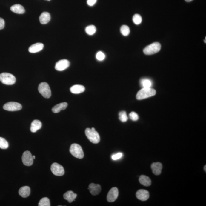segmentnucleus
I'll use <instances>...</instances> for the list:
<instances>
[{
  "label": "nucleus",
  "instance_id": "f257e3e1",
  "mask_svg": "<svg viewBox=\"0 0 206 206\" xmlns=\"http://www.w3.org/2000/svg\"><path fill=\"white\" fill-rule=\"evenodd\" d=\"M156 90L151 88H143L137 93L136 99L141 100L152 97L156 95Z\"/></svg>",
  "mask_w": 206,
  "mask_h": 206
},
{
  "label": "nucleus",
  "instance_id": "f03ea898",
  "mask_svg": "<svg viewBox=\"0 0 206 206\" xmlns=\"http://www.w3.org/2000/svg\"><path fill=\"white\" fill-rule=\"evenodd\" d=\"M85 134L90 142L93 144H97L100 141V136L96 130L87 128L85 130Z\"/></svg>",
  "mask_w": 206,
  "mask_h": 206
},
{
  "label": "nucleus",
  "instance_id": "7ed1b4c3",
  "mask_svg": "<svg viewBox=\"0 0 206 206\" xmlns=\"http://www.w3.org/2000/svg\"><path fill=\"white\" fill-rule=\"evenodd\" d=\"M70 152L73 156L78 159H82L84 156L82 147L78 144H72L70 147Z\"/></svg>",
  "mask_w": 206,
  "mask_h": 206
},
{
  "label": "nucleus",
  "instance_id": "20e7f679",
  "mask_svg": "<svg viewBox=\"0 0 206 206\" xmlns=\"http://www.w3.org/2000/svg\"><path fill=\"white\" fill-rule=\"evenodd\" d=\"M161 46L159 42H154L144 48L143 52L145 54L151 55L155 54L160 51Z\"/></svg>",
  "mask_w": 206,
  "mask_h": 206
},
{
  "label": "nucleus",
  "instance_id": "39448f33",
  "mask_svg": "<svg viewBox=\"0 0 206 206\" xmlns=\"http://www.w3.org/2000/svg\"><path fill=\"white\" fill-rule=\"evenodd\" d=\"M0 81L4 84L11 85L16 82V78L11 74L3 73L0 74Z\"/></svg>",
  "mask_w": 206,
  "mask_h": 206
},
{
  "label": "nucleus",
  "instance_id": "423d86ee",
  "mask_svg": "<svg viewBox=\"0 0 206 206\" xmlns=\"http://www.w3.org/2000/svg\"><path fill=\"white\" fill-rule=\"evenodd\" d=\"M38 91L44 98H49L51 96V91L49 84L46 82H41L38 88Z\"/></svg>",
  "mask_w": 206,
  "mask_h": 206
},
{
  "label": "nucleus",
  "instance_id": "0eeeda50",
  "mask_svg": "<svg viewBox=\"0 0 206 206\" xmlns=\"http://www.w3.org/2000/svg\"><path fill=\"white\" fill-rule=\"evenodd\" d=\"M50 170L53 173L57 176H62L64 173V167L57 163H53L51 165Z\"/></svg>",
  "mask_w": 206,
  "mask_h": 206
},
{
  "label": "nucleus",
  "instance_id": "6e6552de",
  "mask_svg": "<svg viewBox=\"0 0 206 206\" xmlns=\"http://www.w3.org/2000/svg\"><path fill=\"white\" fill-rule=\"evenodd\" d=\"M4 109L8 111L20 110L22 108V105L19 103L11 102L5 104L3 106Z\"/></svg>",
  "mask_w": 206,
  "mask_h": 206
},
{
  "label": "nucleus",
  "instance_id": "1a4fd4ad",
  "mask_svg": "<svg viewBox=\"0 0 206 206\" xmlns=\"http://www.w3.org/2000/svg\"><path fill=\"white\" fill-rule=\"evenodd\" d=\"M22 160L24 165H32L33 163V159L32 154L30 151H26L23 153L22 156Z\"/></svg>",
  "mask_w": 206,
  "mask_h": 206
},
{
  "label": "nucleus",
  "instance_id": "9d476101",
  "mask_svg": "<svg viewBox=\"0 0 206 206\" xmlns=\"http://www.w3.org/2000/svg\"><path fill=\"white\" fill-rule=\"evenodd\" d=\"M119 190L117 188L113 187L108 192L107 196V200L109 202H113L115 201L119 196Z\"/></svg>",
  "mask_w": 206,
  "mask_h": 206
},
{
  "label": "nucleus",
  "instance_id": "9b49d317",
  "mask_svg": "<svg viewBox=\"0 0 206 206\" xmlns=\"http://www.w3.org/2000/svg\"><path fill=\"white\" fill-rule=\"evenodd\" d=\"M70 65V63L68 60L66 59L61 60L56 63L55 69L57 71H62L68 68Z\"/></svg>",
  "mask_w": 206,
  "mask_h": 206
},
{
  "label": "nucleus",
  "instance_id": "f8f14e48",
  "mask_svg": "<svg viewBox=\"0 0 206 206\" xmlns=\"http://www.w3.org/2000/svg\"><path fill=\"white\" fill-rule=\"evenodd\" d=\"M136 197L142 201H146L149 197V192L144 189H140L136 193Z\"/></svg>",
  "mask_w": 206,
  "mask_h": 206
},
{
  "label": "nucleus",
  "instance_id": "ddd939ff",
  "mask_svg": "<svg viewBox=\"0 0 206 206\" xmlns=\"http://www.w3.org/2000/svg\"><path fill=\"white\" fill-rule=\"evenodd\" d=\"M88 189L90 193L93 196L98 195L101 190V185L98 184L94 183H91L89 185Z\"/></svg>",
  "mask_w": 206,
  "mask_h": 206
},
{
  "label": "nucleus",
  "instance_id": "4468645a",
  "mask_svg": "<svg viewBox=\"0 0 206 206\" xmlns=\"http://www.w3.org/2000/svg\"><path fill=\"white\" fill-rule=\"evenodd\" d=\"M151 169L153 173L156 175H159L161 173L162 165L160 162L153 163L151 165Z\"/></svg>",
  "mask_w": 206,
  "mask_h": 206
},
{
  "label": "nucleus",
  "instance_id": "2eb2a0df",
  "mask_svg": "<svg viewBox=\"0 0 206 206\" xmlns=\"http://www.w3.org/2000/svg\"><path fill=\"white\" fill-rule=\"evenodd\" d=\"M44 46L43 44L41 43L34 44L29 48V51L31 53H38L43 49Z\"/></svg>",
  "mask_w": 206,
  "mask_h": 206
},
{
  "label": "nucleus",
  "instance_id": "dca6fc26",
  "mask_svg": "<svg viewBox=\"0 0 206 206\" xmlns=\"http://www.w3.org/2000/svg\"><path fill=\"white\" fill-rule=\"evenodd\" d=\"M50 13L47 12H44L41 13L39 16V21L41 24H46L49 23L50 20Z\"/></svg>",
  "mask_w": 206,
  "mask_h": 206
},
{
  "label": "nucleus",
  "instance_id": "f3484780",
  "mask_svg": "<svg viewBox=\"0 0 206 206\" xmlns=\"http://www.w3.org/2000/svg\"><path fill=\"white\" fill-rule=\"evenodd\" d=\"M10 9L14 13L19 14L24 13L25 12L24 7L19 4L13 5L11 7Z\"/></svg>",
  "mask_w": 206,
  "mask_h": 206
},
{
  "label": "nucleus",
  "instance_id": "a211bd4d",
  "mask_svg": "<svg viewBox=\"0 0 206 206\" xmlns=\"http://www.w3.org/2000/svg\"><path fill=\"white\" fill-rule=\"evenodd\" d=\"M84 86L80 85H75L72 86L70 89L71 93L74 94H79L85 91Z\"/></svg>",
  "mask_w": 206,
  "mask_h": 206
},
{
  "label": "nucleus",
  "instance_id": "6ab92c4d",
  "mask_svg": "<svg viewBox=\"0 0 206 206\" xmlns=\"http://www.w3.org/2000/svg\"><path fill=\"white\" fill-rule=\"evenodd\" d=\"M42 127V123L39 120H34L31 124L30 130L32 133H36L37 130H40Z\"/></svg>",
  "mask_w": 206,
  "mask_h": 206
},
{
  "label": "nucleus",
  "instance_id": "aec40b11",
  "mask_svg": "<svg viewBox=\"0 0 206 206\" xmlns=\"http://www.w3.org/2000/svg\"><path fill=\"white\" fill-rule=\"evenodd\" d=\"M77 197V194L74 193L72 191H68L64 195V198L68 202L71 203L75 200Z\"/></svg>",
  "mask_w": 206,
  "mask_h": 206
},
{
  "label": "nucleus",
  "instance_id": "412c9836",
  "mask_svg": "<svg viewBox=\"0 0 206 206\" xmlns=\"http://www.w3.org/2000/svg\"><path fill=\"white\" fill-rule=\"evenodd\" d=\"M68 104L66 102H62L55 105L52 108V111L54 113H58L61 110H64L67 107Z\"/></svg>",
  "mask_w": 206,
  "mask_h": 206
},
{
  "label": "nucleus",
  "instance_id": "4be33fe9",
  "mask_svg": "<svg viewBox=\"0 0 206 206\" xmlns=\"http://www.w3.org/2000/svg\"><path fill=\"white\" fill-rule=\"evenodd\" d=\"M30 189L29 187L23 186L20 188L19 190V194L23 198H27L29 196L30 194Z\"/></svg>",
  "mask_w": 206,
  "mask_h": 206
},
{
  "label": "nucleus",
  "instance_id": "5701e85b",
  "mask_svg": "<svg viewBox=\"0 0 206 206\" xmlns=\"http://www.w3.org/2000/svg\"><path fill=\"white\" fill-rule=\"evenodd\" d=\"M140 183L144 186H149L151 185V181L150 179L148 176L145 175H141L139 178Z\"/></svg>",
  "mask_w": 206,
  "mask_h": 206
},
{
  "label": "nucleus",
  "instance_id": "b1692460",
  "mask_svg": "<svg viewBox=\"0 0 206 206\" xmlns=\"http://www.w3.org/2000/svg\"><path fill=\"white\" fill-rule=\"evenodd\" d=\"M140 83L143 88H151L152 85V81L147 78L141 79Z\"/></svg>",
  "mask_w": 206,
  "mask_h": 206
},
{
  "label": "nucleus",
  "instance_id": "393cba45",
  "mask_svg": "<svg viewBox=\"0 0 206 206\" xmlns=\"http://www.w3.org/2000/svg\"><path fill=\"white\" fill-rule=\"evenodd\" d=\"M97 29L95 26L93 25H90L86 27L85 29V31L86 33L89 35H93L96 32Z\"/></svg>",
  "mask_w": 206,
  "mask_h": 206
},
{
  "label": "nucleus",
  "instance_id": "a878e982",
  "mask_svg": "<svg viewBox=\"0 0 206 206\" xmlns=\"http://www.w3.org/2000/svg\"><path fill=\"white\" fill-rule=\"evenodd\" d=\"M120 32L124 36H127L130 34V29L127 25L122 26L120 28Z\"/></svg>",
  "mask_w": 206,
  "mask_h": 206
},
{
  "label": "nucleus",
  "instance_id": "bb28decb",
  "mask_svg": "<svg viewBox=\"0 0 206 206\" xmlns=\"http://www.w3.org/2000/svg\"><path fill=\"white\" fill-rule=\"evenodd\" d=\"M39 206H50V201L47 197H44L41 199L38 204Z\"/></svg>",
  "mask_w": 206,
  "mask_h": 206
},
{
  "label": "nucleus",
  "instance_id": "cd10ccee",
  "mask_svg": "<svg viewBox=\"0 0 206 206\" xmlns=\"http://www.w3.org/2000/svg\"><path fill=\"white\" fill-rule=\"evenodd\" d=\"M133 21L134 24H136V25H139L142 22V17L138 14H136L133 16Z\"/></svg>",
  "mask_w": 206,
  "mask_h": 206
},
{
  "label": "nucleus",
  "instance_id": "c85d7f7f",
  "mask_svg": "<svg viewBox=\"0 0 206 206\" xmlns=\"http://www.w3.org/2000/svg\"><path fill=\"white\" fill-rule=\"evenodd\" d=\"M9 147V144L4 138L0 137V148L2 149H6Z\"/></svg>",
  "mask_w": 206,
  "mask_h": 206
},
{
  "label": "nucleus",
  "instance_id": "c756f323",
  "mask_svg": "<svg viewBox=\"0 0 206 206\" xmlns=\"http://www.w3.org/2000/svg\"><path fill=\"white\" fill-rule=\"evenodd\" d=\"M119 120L122 122H125L128 120V117L125 111H122L119 112Z\"/></svg>",
  "mask_w": 206,
  "mask_h": 206
},
{
  "label": "nucleus",
  "instance_id": "7c9ffc66",
  "mask_svg": "<svg viewBox=\"0 0 206 206\" xmlns=\"http://www.w3.org/2000/svg\"><path fill=\"white\" fill-rule=\"evenodd\" d=\"M105 55L101 51L98 52L96 55V59L99 61H102L105 59Z\"/></svg>",
  "mask_w": 206,
  "mask_h": 206
},
{
  "label": "nucleus",
  "instance_id": "2f4dec72",
  "mask_svg": "<svg viewBox=\"0 0 206 206\" xmlns=\"http://www.w3.org/2000/svg\"><path fill=\"white\" fill-rule=\"evenodd\" d=\"M130 119L133 121H136L139 119V116L137 114L136 112H133L129 114Z\"/></svg>",
  "mask_w": 206,
  "mask_h": 206
},
{
  "label": "nucleus",
  "instance_id": "473e14b6",
  "mask_svg": "<svg viewBox=\"0 0 206 206\" xmlns=\"http://www.w3.org/2000/svg\"><path fill=\"white\" fill-rule=\"evenodd\" d=\"M122 156H123V154L121 152H119V153L113 155L112 156V158L113 160H116L120 159L122 157Z\"/></svg>",
  "mask_w": 206,
  "mask_h": 206
},
{
  "label": "nucleus",
  "instance_id": "72a5a7b5",
  "mask_svg": "<svg viewBox=\"0 0 206 206\" xmlns=\"http://www.w3.org/2000/svg\"><path fill=\"white\" fill-rule=\"evenodd\" d=\"M97 0H87V5L90 6H93L95 4Z\"/></svg>",
  "mask_w": 206,
  "mask_h": 206
},
{
  "label": "nucleus",
  "instance_id": "f704fd0d",
  "mask_svg": "<svg viewBox=\"0 0 206 206\" xmlns=\"http://www.w3.org/2000/svg\"><path fill=\"white\" fill-rule=\"evenodd\" d=\"M5 27L4 20L2 18H0V30H2Z\"/></svg>",
  "mask_w": 206,
  "mask_h": 206
},
{
  "label": "nucleus",
  "instance_id": "c9c22d12",
  "mask_svg": "<svg viewBox=\"0 0 206 206\" xmlns=\"http://www.w3.org/2000/svg\"><path fill=\"white\" fill-rule=\"evenodd\" d=\"M186 2H190L191 1H193V0H185Z\"/></svg>",
  "mask_w": 206,
  "mask_h": 206
},
{
  "label": "nucleus",
  "instance_id": "e433bc0d",
  "mask_svg": "<svg viewBox=\"0 0 206 206\" xmlns=\"http://www.w3.org/2000/svg\"><path fill=\"white\" fill-rule=\"evenodd\" d=\"M206 165L205 166V167H204V170H205V171H206Z\"/></svg>",
  "mask_w": 206,
  "mask_h": 206
},
{
  "label": "nucleus",
  "instance_id": "4c0bfd02",
  "mask_svg": "<svg viewBox=\"0 0 206 206\" xmlns=\"http://www.w3.org/2000/svg\"><path fill=\"white\" fill-rule=\"evenodd\" d=\"M33 156V159H35V156Z\"/></svg>",
  "mask_w": 206,
  "mask_h": 206
},
{
  "label": "nucleus",
  "instance_id": "58836bf2",
  "mask_svg": "<svg viewBox=\"0 0 206 206\" xmlns=\"http://www.w3.org/2000/svg\"><path fill=\"white\" fill-rule=\"evenodd\" d=\"M91 129H92V130H95V129L94 128V127H92Z\"/></svg>",
  "mask_w": 206,
  "mask_h": 206
},
{
  "label": "nucleus",
  "instance_id": "ea45409f",
  "mask_svg": "<svg viewBox=\"0 0 206 206\" xmlns=\"http://www.w3.org/2000/svg\"><path fill=\"white\" fill-rule=\"evenodd\" d=\"M206 37H205V40H204V42H205V43H206Z\"/></svg>",
  "mask_w": 206,
  "mask_h": 206
},
{
  "label": "nucleus",
  "instance_id": "a19ab883",
  "mask_svg": "<svg viewBox=\"0 0 206 206\" xmlns=\"http://www.w3.org/2000/svg\"><path fill=\"white\" fill-rule=\"evenodd\" d=\"M46 1H51V0H46Z\"/></svg>",
  "mask_w": 206,
  "mask_h": 206
}]
</instances>
